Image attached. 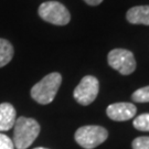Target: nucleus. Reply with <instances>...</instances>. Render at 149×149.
Instances as JSON below:
<instances>
[{"label":"nucleus","instance_id":"obj_1","mask_svg":"<svg viewBox=\"0 0 149 149\" xmlns=\"http://www.w3.org/2000/svg\"><path fill=\"white\" fill-rule=\"evenodd\" d=\"M40 134L39 123L30 117L21 116L16 119L13 126V145L17 149H27Z\"/></svg>","mask_w":149,"mask_h":149},{"label":"nucleus","instance_id":"obj_2","mask_svg":"<svg viewBox=\"0 0 149 149\" xmlns=\"http://www.w3.org/2000/svg\"><path fill=\"white\" fill-rule=\"evenodd\" d=\"M61 83H62V75L59 72H53L45 75L40 82H38L37 84L32 86L30 92L32 100L41 105L50 104L55 98Z\"/></svg>","mask_w":149,"mask_h":149},{"label":"nucleus","instance_id":"obj_3","mask_svg":"<svg viewBox=\"0 0 149 149\" xmlns=\"http://www.w3.org/2000/svg\"><path fill=\"white\" fill-rule=\"evenodd\" d=\"M108 137L106 128L97 125L82 126L75 132V141L84 149H93L102 145Z\"/></svg>","mask_w":149,"mask_h":149},{"label":"nucleus","instance_id":"obj_4","mask_svg":"<svg viewBox=\"0 0 149 149\" xmlns=\"http://www.w3.org/2000/svg\"><path fill=\"white\" fill-rule=\"evenodd\" d=\"M40 18L54 26H66L71 21L68 8L59 1H45L38 9Z\"/></svg>","mask_w":149,"mask_h":149},{"label":"nucleus","instance_id":"obj_5","mask_svg":"<svg viewBox=\"0 0 149 149\" xmlns=\"http://www.w3.org/2000/svg\"><path fill=\"white\" fill-rule=\"evenodd\" d=\"M107 62L112 69L123 75L132 74L136 70V60L133 52L126 49H114L107 55Z\"/></svg>","mask_w":149,"mask_h":149},{"label":"nucleus","instance_id":"obj_6","mask_svg":"<svg viewBox=\"0 0 149 149\" xmlns=\"http://www.w3.org/2000/svg\"><path fill=\"white\" fill-rule=\"evenodd\" d=\"M100 92V82L93 75L84 76L79 85L75 87L73 92L75 101L80 105L87 106L96 100Z\"/></svg>","mask_w":149,"mask_h":149},{"label":"nucleus","instance_id":"obj_7","mask_svg":"<svg viewBox=\"0 0 149 149\" xmlns=\"http://www.w3.org/2000/svg\"><path fill=\"white\" fill-rule=\"evenodd\" d=\"M136 113H137V107L133 103H126V102L114 103L108 105L106 108L107 116L115 122L129 120L135 117Z\"/></svg>","mask_w":149,"mask_h":149},{"label":"nucleus","instance_id":"obj_8","mask_svg":"<svg viewBox=\"0 0 149 149\" xmlns=\"http://www.w3.org/2000/svg\"><path fill=\"white\" fill-rule=\"evenodd\" d=\"M17 119L16 108L10 103L0 104V132H7L15 126Z\"/></svg>","mask_w":149,"mask_h":149},{"label":"nucleus","instance_id":"obj_9","mask_svg":"<svg viewBox=\"0 0 149 149\" xmlns=\"http://www.w3.org/2000/svg\"><path fill=\"white\" fill-rule=\"evenodd\" d=\"M126 19L132 24L149 26V6H135L126 13Z\"/></svg>","mask_w":149,"mask_h":149},{"label":"nucleus","instance_id":"obj_10","mask_svg":"<svg viewBox=\"0 0 149 149\" xmlns=\"http://www.w3.org/2000/svg\"><path fill=\"white\" fill-rule=\"evenodd\" d=\"M15 49L8 40L0 38V68H3L13 58Z\"/></svg>","mask_w":149,"mask_h":149},{"label":"nucleus","instance_id":"obj_11","mask_svg":"<svg viewBox=\"0 0 149 149\" xmlns=\"http://www.w3.org/2000/svg\"><path fill=\"white\" fill-rule=\"evenodd\" d=\"M133 126L137 130L140 132H149V114L145 113L137 117H135L133 122Z\"/></svg>","mask_w":149,"mask_h":149},{"label":"nucleus","instance_id":"obj_12","mask_svg":"<svg viewBox=\"0 0 149 149\" xmlns=\"http://www.w3.org/2000/svg\"><path fill=\"white\" fill-rule=\"evenodd\" d=\"M132 100L135 103H149V85L135 91L132 95Z\"/></svg>","mask_w":149,"mask_h":149},{"label":"nucleus","instance_id":"obj_13","mask_svg":"<svg viewBox=\"0 0 149 149\" xmlns=\"http://www.w3.org/2000/svg\"><path fill=\"white\" fill-rule=\"evenodd\" d=\"M133 149H149V137L148 136H141L137 137L132 143Z\"/></svg>","mask_w":149,"mask_h":149},{"label":"nucleus","instance_id":"obj_14","mask_svg":"<svg viewBox=\"0 0 149 149\" xmlns=\"http://www.w3.org/2000/svg\"><path fill=\"white\" fill-rule=\"evenodd\" d=\"M0 149H15L12 139H10L7 135L1 133H0Z\"/></svg>","mask_w":149,"mask_h":149},{"label":"nucleus","instance_id":"obj_15","mask_svg":"<svg viewBox=\"0 0 149 149\" xmlns=\"http://www.w3.org/2000/svg\"><path fill=\"white\" fill-rule=\"evenodd\" d=\"M88 6H98L102 3L104 0H84Z\"/></svg>","mask_w":149,"mask_h":149},{"label":"nucleus","instance_id":"obj_16","mask_svg":"<svg viewBox=\"0 0 149 149\" xmlns=\"http://www.w3.org/2000/svg\"><path fill=\"white\" fill-rule=\"evenodd\" d=\"M34 149H48V148H44V147H37V148Z\"/></svg>","mask_w":149,"mask_h":149}]
</instances>
